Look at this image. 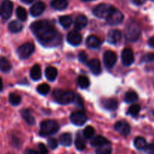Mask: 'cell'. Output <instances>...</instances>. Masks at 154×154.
<instances>
[{"mask_svg":"<svg viewBox=\"0 0 154 154\" xmlns=\"http://www.w3.org/2000/svg\"><path fill=\"white\" fill-rule=\"evenodd\" d=\"M103 107L109 111H115L118 108V102L116 99H103L102 102Z\"/></svg>","mask_w":154,"mask_h":154,"instance_id":"cell-17","label":"cell"},{"mask_svg":"<svg viewBox=\"0 0 154 154\" xmlns=\"http://www.w3.org/2000/svg\"><path fill=\"white\" fill-rule=\"evenodd\" d=\"M60 144L64 147H69L72 144V135L69 133H63L60 136Z\"/></svg>","mask_w":154,"mask_h":154,"instance_id":"cell-27","label":"cell"},{"mask_svg":"<svg viewBox=\"0 0 154 154\" xmlns=\"http://www.w3.org/2000/svg\"><path fill=\"white\" fill-rule=\"evenodd\" d=\"M75 148L79 151L84 150L86 147V141L85 140V137H83L80 134L76 135V138L75 140Z\"/></svg>","mask_w":154,"mask_h":154,"instance_id":"cell-23","label":"cell"},{"mask_svg":"<svg viewBox=\"0 0 154 154\" xmlns=\"http://www.w3.org/2000/svg\"><path fill=\"white\" fill-rule=\"evenodd\" d=\"M134 145L136 149L141 150H144L147 144H146V141L144 138H143V137H137L134 141Z\"/></svg>","mask_w":154,"mask_h":154,"instance_id":"cell-30","label":"cell"},{"mask_svg":"<svg viewBox=\"0 0 154 154\" xmlns=\"http://www.w3.org/2000/svg\"><path fill=\"white\" fill-rule=\"evenodd\" d=\"M16 15L18 19L21 21H25L27 19V12L23 7H18L16 10Z\"/></svg>","mask_w":154,"mask_h":154,"instance_id":"cell-34","label":"cell"},{"mask_svg":"<svg viewBox=\"0 0 154 154\" xmlns=\"http://www.w3.org/2000/svg\"><path fill=\"white\" fill-rule=\"evenodd\" d=\"M36 154H48V149H47L46 146L42 143L39 144L37 147V150H36Z\"/></svg>","mask_w":154,"mask_h":154,"instance_id":"cell-39","label":"cell"},{"mask_svg":"<svg viewBox=\"0 0 154 154\" xmlns=\"http://www.w3.org/2000/svg\"><path fill=\"white\" fill-rule=\"evenodd\" d=\"M50 91V87L48 84H42L38 86L37 87V92L41 95H47Z\"/></svg>","mask_w":154,"mask_h":154,"instance_id":"cell-38","label":"cell"},{"mask_svg":"<svg viewBox=\"0 0 154 154\" xmlns=\"http://www.w3.org/2000/svg\"><path fill=\"white\" fill-rule=\"evenodd\" d=\"M77 84L81 89H86L90 85V81L87 77L79 76L77 79Z\"/></svg>","mask_w":154,"mask_h":154,"instance_id":"cell-32","label":"cell"},{"mask_svg":"<svg viewBox=\"0 0 154 154\" xmlns=\"http://www.w3.org/2000/svg\"><path fill=\"white\" fill-rule=\"evenodd\" d=\"M145 153L147 154H154V144H149L144 148Z\"/></svg>","mask_w":154,"mask_h":154,"instance_id":"cell-42","label":"cell"},{"mask_svg":"<svg viewBox=\"0 0 154 154\" xmlns=\"http://www.w3.org/2000/svg\"><path fill=\"white\" fill-rule=\"evenodd\" d=\"M83 2H90V1H93V0H82Z\"/></svg>","mask_w":154,"mask_h":154,"instance_id":"cell-49","label":"cell"},{"mask_svg":"<svg viewBox=\"0 0 154 154\" xmlns=\"http://www.w3.org/2000/svg\"><path fill=\"white\" fill-rule=\"evenodd\" d=\"M21 1H22L23 2L26 3V4H30V3L33 2L34 0H21Z\"/></svg>","mask_w":154,"mask_h":154,"instance_id":"cell-48","label":"cell"},{"mask_svg":"<svg viewBox=\"0 0 154 154\" xmlns=\"http://www.w3.org/2000/svg\"><path fill=\"white\" fill-rule=\"evenodd\" d=\"M59 22L60 24L64 29H68L71 26L72 23V19L69 15H65V16H61L59 18Z\"/></svg>","mask_w":154,"mask_h":154,"instance_id":"cell-29","label":"cell"},{"mask_svg":"<svg viewBox=\"0 0 154 154\" xmlns=\"http://www.w3.org/2000/svg\"><path fill=\"white\" fill-rule=\"evenodd\" d=\"M117 61V56L116 53L111 51H107L104 54V63L107 69H112Z\"/></svg>","mask_w":154,"mask_h":154,"instance_id":"cell-10","label":"cell"},{"mask_svg":"<svg viewBox=\"0 0 154 154\" xmlns=\"http://www.w3.org/2000/svg\"><path fill=\"white\" fill-rule=\"evenodd\" d=\"M140 111V107L139 105L134 104V105H131L128 109V114H130L132 117H137L139 114V112Z\"/></svg>","mask_w":154,"mask_h":154,"instance_id":"cell-35","label":"cell"},{"mask_svg":"<svg viewBox=\"0 0 154 154\" xmlns=\"http://www.w3.org/2000/svg\"><path fill=\"white\" fill-rule=\"evenodd\" d=\"M152 60H154V54H152V53H149V54H145L141 58V61L145 62V63L152 62Z\"/></svg>","mask_w":154,"mask_h":154,"instance_id":"cell-40","label":"cell"},{"mask_svg":"<svg viewBox=\"0 0 154 154\" xmlns=\"http://www.w3.org/2000/svg\"><path fill=\"white\" fill-rule=\"evenodd\" d=\"M122 62L124 66H129L133 64L134 60V54L129 48H125L122 52Z\"/></svg>","mask_w":154,"mask_h":154,"instance_id":"cell-11","label":"cell"},{"mask_svg":"<svg viewBox=\"0 0 154 154\" xmlns=\"http://www.w3.org/2000/svg\"><path fill=\"white\" fill-rule=\"evenodd\" d=\"M45 9V5L43 2H37L30 8V14L33 17H38L42 14Z\"/></svg>","mask_w":154,"mask_h":154,"instance_id":"cell-15","label":"cell"},{"mask_svg":"<svg viewBox=\"0 0 154 154\" xmlns=\"http://www.w3.org/2000/svg\"><path fill=\"white\" fill-rule=\"evenodd\" d=\"M114 129L123 136H127L131 132V127L126 122L119 121L114 125Z\"/></svg>","mask_w":154,"mask_h":154,"instance_id":"cell-12","label":"cell"},{"mask_svg":"<svg viewBox=\"0 0 154 154\" xmlns=\"http://www.w3.org/2000/svg\"><path fill=\"white\" fill-rule=\"evenodd\" d=\"M88 117L86 114L82 111L73 112L70 115V121L75 126H82L87 121Z\"/></svg>","mask_w":154,"mask_h":154,"instance_id":"cell-9","label":"cell"},{"mask_svg":"<svg viewBox=\"0 0 154 154\" xmlns=\"http://www.w3.org/2000/svg\"><path fill=\"white\" fill-rule=\"evenodd\" d=\"M151 1H152V2H154V0H151Z\"/></svg>","mask_w":154,"mask_h":154,"instance_id":"cell-50","label":"cell"},{"mask_svg":"<svg viewBox=\"0 0 154 154\" xmlns=\"http://www.w3.org/2000/svg\"><path fill=\"white\" fill-rule=\"evenodd\" d=\"M112 147L110 144H105V145L98 147L96 150V154H111Z\"/></svg>","mask_w":154,"mask_h":154,"instance_id":"cell-36","label":"cell"},{"mask_svg":"<svg viewBox=\"0 0 154 154\" xmlns=\"http://www.w3.org/2000/svg\"><path fill=\"white\" fill-rule=\"evenodd\" d=\"M107 21L109 25L116 26L120 24L124 19V16L122 12L113 7L111 10L110 13L109 14L108 17L107 18Z\"/></svg>","mask_w":154,"mask_h":154,"instance_id":"cell-6","label":"cell"},{"mask_svg":"<svg viewBox=\"0 0 154 154\" xmlns=\"http://www.w3.org/2000/svg\"><path fill=\"white\" fill-rule=\"evenodd\" d=\"M125 37L129 42H136L140 38L141 29L137 22L131 20L128 22L125 27Z\"/></svg>","mask_w":154,"mask_h":154,"instance_id":"cell-2","label":"cell"},{"mask_svg":"<svg viewBox=\"0 0 154 154\" xmlns=\"http://www.w3.org/2000/svg\"><path fill=\"white\" fill-rule=\"evenodd\" d=\"M60 129V126L55 120H44L40 124L39 135L42 137L49 136L54 135Z\"/></svg>","mask_w":154,"mask_h":154,"instance_id":"cell-3","label":"cell"},{"mask_svg":"<svg viewBox=\"0 0 154 154\" xmlns=\"http://www.w3.org/2000/svg\"><path fill=\"white\" fill-rule=\"evenodd\" d=\"M148 45L151 47V48H154V36L151 37L148 41Z\"/></svg>","mask_w":154,"mask_h":154,"instance_id":"cell-45","label":"cell"},{"mask_svg":"<svg viewBox=\"0 0 154 154\" xmlns=\"http://www.w3.org/2000/svg\"><path fill=\"white\" fill-rule=\"evenodd\" d=\"M35 50L34 45L33 43H27L24 44L18 48V51H17V54H18V57L21 60H26V59L29 58L33 54V51Z\"/></svg>","mask_w":154,"mask_h":154,"instance_id":"cell-7","label":"cell"},{"mask_svg":"<svg viewBox=\"0 0 154 154\" xmlns=\"http://www.w3.org/2000/svg\"><path fill=\"white\" fill-rule=\"evenodd\" d=\"M113 6L107 4H100L94 8L93 14L98 18H107L113 9Z\"/></svg>","mask_w":154,"mask_h":154,"instance_id":"cell-8","label":"cell"},{"mask_svg":"<svg viewBox=\"0 0 154 154\" xmlns=\"http://www.w3.org/2000/svg\"><path fill=\"white\" fill-rule=\"evenodd\" d=\"M9 102L13 106H18L21 102V97L16 93H11L9 94Z\"/></svg>","mask_w":154,"mask_h":154,"instance_id":"cell-33","label":"cell"},{"mask_svg":"<svg viewBox=\"0 0 154 154\" xmlns=\"http://www.w3.org/2000/svg\"><path fill=\"white\" fill-rule=\"evenodd\" d=\"M30 28L39 42L44 45H53L58 37L57 30L47 20L36 21L32 23Z\"/></svg>","mask_w":154,"mask_h":154,"instance_id":"cell-1","label":"cell"},{"mask_svg":"<svg viewBox=\"0 0 154 154\" xmlns=\"http://www.w3.org/2000/svg\"><path fill=\"white\" fill-rule=\"evenodd\" d=\"M57 76V70L56 68L49 66L45 69V77L49 81H54Z\"/></svg>","mask_w":154,"mask_h":154,"instance_id":"cell-26","label":"cell"},{"mask_svg":"<svg viewBox=\"0 0 154 154\" xmlns=\"http://www.w3.org/2000/svg\"><path fill=\"white\" fill-rule=\"evenodd\" d=\"M8 28L12 33H18L21 32L23 29V25L18 20H12L8 25Z\"/></svg>","mask_w":154,"mask_h":154,"instance_id":"cell-25","label":"cell"},{"mask_svg":"<svg viewBox=\"0 0 154 154\" xmlns=\"http://www.w3.org/2000/svg\"><path fill=\"white\" fill-rule=\"evenodd\" d=\"M88 24V19L84 15H79L75 19V23H74V26L77 30H81L84 29Z\"/></svg>","mask_w":154,"mask_h":154,"instance_id":"cell-18","label":"cell"},{"mask_svg":"<svg viewBox=\"0 0 154 154\" xmlns=\"http://www.w3.org/2000/svg\"><path fill=\"white\" fill-rule=\"evenodd\" d=\"M54 100L61 105H67L73 102L75 99V94L72 91H66L62 90H56L53 93Z\"/></svg>","mask_w":154,"mask_h":154,"instance_id":"cell-4","label":"cell"},{"mask_svg":"<svg viewBox=\"0 0 154 154\" xmlns=\"http://www.w3.org/2000/svg\"><path fill=\"white\" fill-rule=\"evenodd\" d=\"M138 99V96H137V94L134 91H128L125 94V102L127 103H131V102H134L135 101L137 100Z\"/></svg>","mask_w":154,"mask_h":154,"instance_id":"cell-31","label":"cell"},{"mask_svg":"<svg viewBox=\"0 0 154 154\" xmlns=\"http://www.w3.org/2000/svg\"><path fill=\"white\" fill-rule=\"evenodd\" d=\"M13 2L11 0H3L0 5V17L3 20H7L11 17Z\"/></svg>","mask_w":154,"mask_h":154,"instance_id":"cell-5","label":"cell"},{"mask_svg":"<svg viewBox=\"0 0 154 154\" xmlns=\"http://www.w3.org/2000/svg\"><path fill=\"white\" fill-rule=\"evenodd\" d=\"M48 145L50 148L54 150V149H56L57 147L58 142H57V141L55 138H49L48 141Z\"/></svg>","mask_w":154,"mask_h":154,"instance_id":"cell-41","label":"cell"},{"mask_svg":"<svg viewBox=\"0 0 154 154\" xmlns=\"http://www.w3.org/2000/svg\"><path fill=\"white\" fill-rule=\"evenodd\" d=\"M24 154H36V151L32 150V149H27V150L24 151Z\"/></svg>","mask_w":154,"mask_h":154,"instance_id":"cell-46","label":"cell"},{"mask_svg":"<svg viewBox=\"0 0 154 154\" xmlns=\"http://www.w3.org/2000/svg\"><path fill=\"white\" fill-rule=\"evenodd\" d=\"M21 115H22V117L24 119L26 123L28 125H30V126H33V125L36 123L35 118L33 117V115H32L31 113H30V111H29V110H23V111H21Z\"/></svg>","mask_w":154,"mask_h":154,"instance_id":"cell-28","label":"cell"},{"mask_svg":"<svg viewBox=\"0 0 154 154\" xmlns=\"http://www.w3.org/2000/svg\"><path fill=\"white\" fill-rule=\"evenodd\" d=\"M121 38H122V33L119 30L117 29H112L109 31L107 36V42L112 45L117 44L118 42H120Z\"/></svg>","mask_w":154,"mask_h":154,"instance_id":"cell-14","label":"cell"},{"mask_svg":"<svg viewBox=\"0 0 154 154\" xmlns=\"http://www.w3.org/2000/svg\"><path fill=\"white\" fill-rule=\"evenodd\" d=\"M88 68L91 72L95 75H98L101 72V62L98 59H92L88 62Z\"/></svg>","mask_w":154,"mask_h":154,"instance_id":"cell-16","label":"cell"},{"mask_svg":"<svg viewBox=\"0 0 154 154\" xmlns=\"http://www.w3.org/2000/svg\"><path fill=\"white\" fill-rule=\"evenodd\" d=\"M131 1L136 5H143L146 0H131Z\"/></svg>","mask_w":154,"mask_h":154,"instance_id":"cell-44","label":"cell"},{"mask_svg":"<svg viewBox=\"0 0 154 154\" xmlns=\"http://www.w3.org/2000/svg\"><path fill=\"white\" fill-rule=\"evenodd\" d=\"M3 90V82H2V79L0 77V92L2 91Z\"/></svg>","mask_w":154,"mask_h":154,"instance_id":"cell-47","label":"cell"},{"mask_svg":"<svg viewBox=\"0 0 154 154\" xmlns=\"http://www.w3.org/2000/svg\"><path fill=\"white\" fill-rule=\"evenodd\" d=\"M12 66L10 62L5 57L0 58V71L3 73H8L11 71Z\"/></svg>","mask_w":154,"mask_h":154,"instance_id":"cell-24","label":"cell"},{"mask_svg":"<svg viewBox=\"0 0 154 154\" xmlns=\"http://www.w3.org/2000/svg\"><path fill=\"white\" fill-rule=\"evenodd\" d=\"M86 45H87L89 48L95 49V48H99V46L101 45V40H100L97 36L90 35L89 37L87 38V40H86Z\"/></svg>","mask_w":154,"mask_h":154,"instance_id":"cell-20","label":"cell"},{"mask_svg":"<svg viewBox=\"0 0 154 154\" xmlns=\"http://www.w3.org/2000/svg\"><path fill=\"white\" fill-rule=\"evenodd\" d=\"M79 60L81 63H85L88 60V56L87 54L85 52H81L79 54Z\"/></svg>","mask_w":154,"mask_h":154,"instance_id":"cell-43","label":"cell"},{"mask_svg":"<svg viewBox=\"0 0 154 154\" xmlns=\"http://www.w3.org/2000/svg\"><path fill=\"white\" fill-rule=\"evenodd\" d=\"M66 39H67V42L70 45H73V46H78L82 43V35L79 32L72 31L67 35Z\"/></svg>","mask_w":154,"mask_h":154,"instance_id":"cell-13","label":"cell"},{"mask_svg":"<svg viewBox=\"0 0 154 154\" xmlns=\"http://www.w3.org/2000/svg\"><path fill=\"white\" fill-rule=\"evenodd\" d=\"M68 2L66 0H53L51 2V6L57 11H62L66 8Z\"/></svg>","mask_w":154,"mask_h":154,"instance_id":"cell-22","label":"cell"},{"mask_svg":"<svg viewBox=\"0 0 154 154\" xmlns=\"http://www.w3.org/2000/svg\"><path fill=\"white\" fill-rule=\"evenodd\" d=\"M30 78L33 80V81H39L42 78V71H41V68L39 65H35L32 67L31 70L30 72Z\"/></svg>","mask_w":154,"mask_h":154,"instance_id":"cell-21","label":"cell"},{"mask_svg":"<svg viewBox=\"0 0 154 154\" xmlns=\"http://www.w3.org/2000/svg\"><path fill=\"white\" fill-rule=\"evenodd\" d=\"M110 144V141L101 135H98V136L95 137L91 141V145L93 146V147H101V146Z\"/></svg>","mask_w":154,"mask_h":154,"instance_id":"cell-19","label":"cell"},{"mask_svg":"<svg viewBox=\"0 0 154 154\" xmlns=\"http://www.w3.org/2000/svg\"><path fill=\"white\" fill-rule=\"evenodd\" d=\"M95 129L92 126H86L84 130H83V136L85 137V138H87V139L91 138L95 135Z\"/></svg>","mask_w":154,"mask_h":154,"instance_id":"cell-37","label":"cell"}]
</instances>
